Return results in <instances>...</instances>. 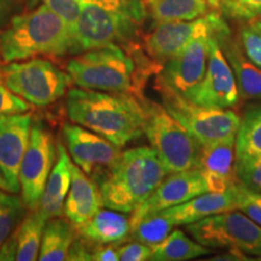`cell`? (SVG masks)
I'll return each instance as SVG.
<instances>
[{
    "instance_id": "33",
    "label": "cell",
    "mask_w": 261,
    "mask_h": 261,
    "mask_svg": "<svg viewBox=\"0 0 261 261\" xmlns=\"http://www.w3.org/2000/svg\"><path fill=\"white\" fill-rule=\"evenodd\" d=\"M51 11L67 23L74 38V29L83 9V0H42Z\"/></svg>"
},
{
    "instance_id": "41",
    "label": "cell",
    "mask_w": 261,
    "mask_h": 261,
    "mask_svg": "<svg viewBox=\"0 0 261 261\" xmlns=\"http://www.w3.org/2000/svg\"><path fill=\"white\" fill-rule=\"evenodd\" d=\"M0 189L4 191H8V192H11L10 191V187L8 184V181H6V179L4 178V175H3L2 171H0Z\"/></svg>"
},
{
    "instance_id": "12",
    "label": "cell",
    "mask_w": 261,
    "mask_h": 261,
    "mask_svg": "<svg viewBox=\"0 0 261 261\" xmlns=\"http://www.w3.org/2000/svg\"><path fill=\"white\" fill-rule=\"evenodd\" d=\"M188 99L198 106L219 109H232L240 103V92L232 68L213 34L208 42L205 74Z\"/></svg>"
},
{
    "instance_id": "17",
    "label": "cell",
    "mask_w": 261,
    "mask_h": 261,
    "mask_svg": "<svg viewBox=\"0 0 261 261\" xmlns=\"http://www.w3.org/2000/svg\"><path fill=\"white\" fill-rule=\"evenodd\" d=\"M234 143L236 136L201 145L196 168L203 177L208 192H224L238 180L234 172Z\"/></svg>"
},
{
    "instance_id": "3",
    "label": "cell",
    "mask_w": 261,
    "mask_h": 261,
    "mask_svg": "<svg viewBox=\"0 0 261 261\" xmlns=\"http://www.w3.org/2000/svg\"><path fill=\"white\" fill-rule=\"evenodd\" d=\"M167 175L165 166L151 146L121 151L100 180L103 207L132 213Z\"/></svg>"
},
{
    "instance_id": "7",
    "label": "cell",
    "mask_w": 261,
    "mask_h": 261,
    "mask_svg": "<svg viewBox=\"0 0 261 261\" xmlns=\"http://www.w3.org/2000/svg\"><path fill=\"white\" fill-rule=\"evenodd\" d=\"M221 16L210 12V21L174 57L167 61L158 74L156 83L165 85L189 98L203 79L208 62V42L212 34L227 31Z\"/></svg>"
},
{
    "instance_id": "40",
    "label": "cell",
    "mask_w": 261,
    "mask_h": 261,
    "mask_svg": "<svg viewBox=\"0 0 261 261\" xmlns=\"http://www.w3.org/2000/svg\"><path fill=\"white\" fill-rule=\"evenodd\" d=\"M18 0H0V27L9 21L10 16L15 11Z\"/></svg>"
},
{
    "instance_id": "16",
    "label": "cell",
    "mask_w": 261,
    "mask_h": 261,
    "mask_svg": "<svg viewBox=\"0 0 261 261\" xmlns=\"http://www.w3.org/2000/svg\"><path fill=\"white\" fill-rule=\"evenodd\" d=\"M210 21V12L194 21H174L156 23L146 35L145 50L156 63L163 64L182 50V47Z\"/></svg>"
},
{
    "instance_id": "18",
    "label": "cell",
    "mask_w": 261,
    "mask_h": 261,
    "mask_svg": "<svg viewBox=\"0 0 261 261\" xmlns=\"http://www.w3.org/2000/svg\"><path fill=\"white\" fill-rule=\"evenodd\" d=\"M237 181L224 192H204L190 201L163 211L177 227L195 223L210 215L237 210Z\"/></svg>"
},
{
    "instance_id": "21",
    "label": "cell",
    "mask_w": 261,
    "mask_h": 261,
    "mask_svg": "<svg viewBox=\"0 0 261 261\" xmlns=\"http://www.w3.org/2000/svg\"><path fill=\"white\" fill-rule=\"evenodd\" d=\"M230 34L231 32L214 37L232 68L240 96L244 99H261V69L248 60L240 44L232 40Z\"/></svg>"
},
{
    "instance_id": "35",
    "label": "cell",
    "mask_w": 261,
    "mask_h": 261,
    "mask_svg": "<svg viewBox=\"0 0 261 261\" xmlns=\"http://www.w3.org/2000/svg\"><path fill=\"white\" fill-rule=\"evenodd\" d=\"M29 108L31 107L27 100L12 92L4 83L0 81V116L27 113Z\"/></svg>"
},
{
    "instance_id": "24",
    "label": "cell",
    "mask_w": 261,
    "mask_h": 261,
    "mask_svg": "<svg viewBox=\"0 0 261 261\" xmlns=\"http://www.w3.org/2000/svg\"><path fill=\"white\" fill-rule=\"evenodd\" d=\"M145 4L156 23L194 21L211 9L207 0H145Z\"/></svg>"
},
{
    "instance_id": "13",
    "label": "cell",
    "mask_w": 261,
    "mask_h": 261,
    "mask_svg": "<svg viewBox=\"0 0 261 261\" xmlns=\"http://www.w3.org/2000/svg\"><path fill=\"white\" fill-rule=\"evenodd\" d=\"M208 192L207 185L197 168L171 173L155 189L154 192L132 212L130 228L146 215L174 207L191 198Z\"/></svg>"
},
{
    "instance_id": "36",
    "label": "cell",
    "mask_w": 261,
    "mask_h": 261,
    "mask_svg": "<svg viewBox=\"0 0 261 261\" xmlns=\"http://www.w3.org/2000/svg\"><path fill=\"white\" fill-rule=\"evenodd\" d=\"M152 248L146 244L138 242L128 243L119 248V260L121 261H144L150 260Z\"/></svg>"
},
{
    "instance_id": "39",
    "label": "cell",
    "mask_w": 261,
    "mask_h": 261,
    "mask_svg": "<svg viewBox=\"0 0 261 261\" xmlns=\"http://www.w3.org/2000/svg\"><path fill=\"white\" fill-rule=\"evenodd\" d=\"M67 260H92V254H90L80 242L71 243Z\"/></svg>"
},
{
    "instance_id": "27",
    "label": "cell",
    "mask_w": 261,
    "mask_h": 261,
    "mask_svg": "<svg viewBox=\"0 0 261 261\" xmlns=\"http://www.w3.org/2000/svg\"><path fill=\"white\" fill-rule=\"evenodd\" d=\"M174 227L165 211H160L143 218L130 228L129 233L136 241L152 248L161 243Z\"/></svg>"
},
{
    "instance_id": "28",
    "label": "cell",
    "mask_w": 261,
    "mask_h": 261,
    "mask_svg": "<svg viewBox=\"0 0 261 261\" xmlns=\"http://www.w3.org/2000/svg\"><path fill=\"white\" fill-rule=\"evenodd\" d=\"M234 149L236 154L261 156V107L250 108L241 119Z\"/></svg>"
},
{
    "instance_id": "37",
    "label": "cell",
    "mask_w": 261,
    "mask_h": 261,
    "mask_svg": "<svg viewBox=\"0 0 261 261\" xmlns=\"http://www.w3.org/2000/svg\"><path fill=\"white\" fill-rule=\"evenodd\" d=\"M16 254H17V232L15 230L0 247V261L16 260Z\"/></svg>"
},
{
    "instance_id": "4",
    "label": "cell",
    "mask_w": 261,
    "mask_h": 261,
    "mask_svg": "<svg viewBox=\"0 0 261 261\" xmlns=\"http://www.w3.org/2000/svg\"><path fill=\"white\" fill-rule=\"evenodd\" d=\"M145 15V0H83L74 29V54L110 45H129Z\"/></svg>"
},
{
    "instance_id": "20",
    "label": "cell",
    "mask_w": 261,
    "mask_h": 261,
    "mask_svg": "<svg viewBox=\"0 0 261 261\" xmlns=\"http://www.w3.org/2000/svg\"><path fill=\"white\" fill-rule=\"evenodd\" d=\"M57 149V161L51 169L44 192L37 207L47 220L51 218L61 217L63 214L64 202L71 181L73 160L70 159L63 144L60 143Z\"/></svg>"
},
{
    "instance_id": "5",
    "label": "cell",
    "mask_w": 261,
    "mask_h": 261,
    "mask_svg": "<svg viewBox=\"0 0 261 261\" xmlns=\"http://www.w3.org/2000/svg\"><path fill=\"white\" fill-rule=\"evenodd\" d=\"M74 54V38L60 16L41 5L28 14L15 16L0 34V57L6 63L37 55L64 56Z\"/></svg>"
},
{
    "instance_id": "11",
    "label": "cell",
    "mask_w": 261,
    "mask_h": 261,
    "mask_svg": "<svg viewBox=\"0 0 261 261\" xmlns=\"http://www.w3.org/2000/svg\"><path fill=\"white\" fill-rule=\"evenodd\" d=\"M54 161L55 145L51 133L40 122H33L18 174L22 201L28 210H37Z\"/></svg>"
},
{
    "instance_id": "30",
    "label": "cell",
    "mask_w": 261,
    "mask_h": 261,
    "mask_svg": "<svg viewBox=\"0 0 261 261\" xmlns=\"http://www.w3.org/2000/svg\"><path fill=\"white\" fill-rule=\"evenodd\" d=\"M234 172L238 181L252 190L261 192V156L236 154Z\"/></svg>"
},
{
    "instance_id": "22",
    "label": "cell",
    "mask_w": 261,
    "mask_h": 261,
    "mask_svg": "<svg viewBox=\"0 0 261 261\" xmlns=\"http://www.w3.org/2000/svg\"><path fill=\"white\" fill-rule=\"evenodd\" d=\"M89 241L98 244H117L130 232V219L121 212L100 208L86 223L76 226Z\"/></svg>"
},
{
    "instance_id": "43",
    "label": "cell",
    "mask_w": 261,
    "mask_h": 261,
    "mask_svg": "<svg viewBox=\"0 0 261 261\" xmlns=\"http://www.w3.org/2000/svg\"><path fill=\"white\" fill-rule=\"evenodd\" d=\"M208 4H210V8L213 10H219L220 8V2L221 0H207Z\"/></svg>"
},
{
    "instance_id": "10",
    "label": "cell",
    "mask_w": 261,
    "mask_h": 261,
    "mask_svg": "<svg viewBox=\"0 0 261 261\" xmlns=\"http://www.w3.org/2000/svg\"><path fill=\"white\" fill-rule=\"evenodd\" d=\"M195 241L208 248H234L261 256V226L246 214L227 211L187 225Z\"/></svg>"
},
{
    "instance_id": "8",
    "label": "cell",
    "mask_w": 261,
    "mask_h": 261,
    "mask_svg": "<svg viewBox=\"0 0 261 261\" xmlns=\"http://www.w3.org/2000/svg\"><path fill=\"white\" fill-rule=\"evenodd\" d=\"M163 107L200 144H211L237 135L241 117L230 109L198 106L165 85L156 83Z\"/></svg>"
},
{
    "instance_id": "34",
    "label": "cell",
    "mask_w": 261,
    "mask_h": 261,
    "mask_svg": "<svg viewBox=\"0 0 261 261\" xmlns=\"http://www.w3.org/2000/svg\"><path fill=\"white\" fill-rule=\"evenodd\" d=\"M240 46L252 63L261 69V32L252 24L240 29Z\"/></svg>"
},
{
    "instance_id": "26",
    "label": "cell",
    "mask_w": 261,
    "mask_h": 261,
    "mask_svg": "<svg viewBox=\"0 0 261 261\" xmlns=\"http://www.w3.org/2000/svg\"><path fill=\"white\" fill-rule=\"evenodd\" d=\"M47 219L38 210H33L32 213L22 221L17 232V254L16 260L34 261L38 260L40 250L42 231Z\"/></svg>"
},
{
    "instance_id": "14",
    "label": "cell",
    "mask_w": 261,
    "mask_h": 261,
    "mask_svg": "<svg viewBox=\"0 0 261 261\" xmlns=\"http://www.w3.org/2000/svg\"><path fill=\"white\" fill-rule=\"evenodd\" d=\"M63 137L73 162L87 175L106 171L121 154V148L77 123H67Z\"/></svg>"
},
{
    "instance_id": "9",
    "label": "cell",
    "mask_w": 261,
    "mask_h": 261,
    "mask_svg": "<svg viewBox=\"0 0 261 261\" xmlns=\"http://www.w3.org/2000/svg\"><path fill=\"white\" fill-rule=\"evenodd\" d=\"M3 83L28 103L46 107L63 97L69 87V74L46 60L11 62L2 69Z\"/></svg>"
},
{
    "instance_id": "15",
    "label": "cell",
    "mask_w": 261,
    "mask_h": 261,
    "mask_svg": "<svg viewBox=\"0 0 261 261\" xmlns=\"http://www.w3.org/2000/svg\"><path fill=\"white\" fill-rule=\"evenodd\" d=\"M32 123L29 113L0 116V171L11 194L21 191L19 167L29 143Z\"/></svg>"
},
{
    "instance_id": "25",
    "label": "cell",
    "mask_w": 261,
    "mask_h": 261,
    "mask_svg": "<svg viewBox=\"0 0 261 261\" xmlns=\"http://www.w3.org/2000/svg\"><path fill=\"white\" fill-rule=\"evenodd\" d=\"M213 253L211 248L192 241L180 230H173L161 243L152 247L150 260L184 261Z\"/></svg>"
},
{
    "instance_id": "19",
    "label": "cell",
    "mask_w": 261,
    "mask_h": 261,
    "mask_svg": "<svg viewBox=\"0 0 261 261\" xmlns=\"http://www.w3.org/2000/svg\"><path fill=\"white\" fill-rule=\"evenodd\" d=\"M102 207L99 187L73 163L70 188L64 202L63 214L75 226H79L91 219Z\"/></svg>"
},
{
    "instance_id": "32",
    "label": "cell",
    "mask_w": 261,
    "mask_h": 261,
    "mask_svg": "<svg viewBox=\"0 0 261 261\" xmlns=\"http://www.w3.org/2000/svg\"><path fill=\"white\" fill-rule=\"evenodd\" d=\"M237 210L242 211L247 217L261 226V192L247 188L237 181Z\"/></svg>"
},
{
    "instance_id": "42",
    "label": "cell",
    "mask_w": 261,
    "mask_h": 261,
    "mask_svg": "<svg viewBox=\"0 0 261 261\" xmlns=\"http://www.w3.org/2000/svg\"><path fill=\"white\" fill-rule=\"evenodd\" d=\"M250 24H252L253 27H255L257 31L261 32V16H259V17L256 18L250 19Z\"/></svg>"
},
{
    "instance_id": "1",
    "label": "cell",
    "mask_w": 261,
    "mask_h": 261,
    "mask_svg": "<svg viewBox=\"0 0 261 261\" xmlns=\"http://www.w3.org/2000/svg\"><path fill=\"white\" fill-rule=\"evenodd\" d=\"M162 67L136 47L110 45L81 52L68 62L67 71L81 89L129 93L142 98L146 80L151 74H159Z\"/></svg>"
},
{
    "instance_id": "2",
    "label": "cell",
    "mask_w": 261,
    "mask_h": 261,
    "mask_svg": "<svg viewBox=\"0 0 261 261\" xmlns=\"http://www.w3.org/2000/svg\"><path fill=\"white\" fill-rule=\"evenodd\" d=\"M143 98L129 93L71 89L67 96V114L74 123L122 148L144 135Z\"/></svg>"
},
{
    "instance_id": "29",
    "label": "cell",
    "mask_w": 261,
    "mask_h": 261,
    "mask_svg": "<svg viewBox=\"0 0 261 261\" xmlns=\"http://www.w3.org/2000/svg\"><path fill=\"white\" fill-rule=\"evenodd\" d=\"M24 207L21 198L0 189V247L21 221Z\"/></svg>"
},
{
    "instance_id": "38",
    "label": "cell",
    "mask_w": 261,
    "mask_h": 261,
    "mask_svg": "<svg viewBox=\"0 0 261 261\" xmlns=\"http://www.w3.org/2000/svg\"><path fill=\"white\" fill-rule=\"evenodd\" d=\"M92 260L96 261H117L119 260V249L114 246L102 247L92 254Z\"/></svg>"
},
{
    "instance_id": "6",
    "label": "cell",
    "mask_w": 261,
    "mask_h": 261,
    "mask_svg": "<svg viewBox=\"0 0 261 261\" xmlns=\"http://www.w3.org/2000/svg\"><path fill=\"white\" fill-rule=\"evenodd\" d=\"M144 135L168 174L196 168L201 144L165 107L143 98Z\"/></svg>"
},
{
    "instance_id": "31",
    "label": "cell",
    "mask_w": 261,
    "mask_h": 261,
    "mask_svg": "<svg viewBox=\"0 0 261 261\" xmlns=\"http://www.w3.org/2000/svg\"><path fill=\"white\" fill-rule=\"evenodd\" d=\"M220 12L237 21H250L261 16V0H221Z\"/></svg>"
},
{
    "instance_id": "23",
    "label": "cell",
    "mask_w": 261,
    "mask_h": 261,
    "mask_svg": "<svg viewBox=\"0 0 261 261\" xmlns=\"http://www.w3.org/2000/svg\"><path fill=\"white\" fill-rule=\"evenodd\" d=\"M70 220L61 217L51 218L46 221L42 231V238L38 260L63 261L68 259L71 243L74 242L75 228Z\"/></svg>"
}]
</instances>
